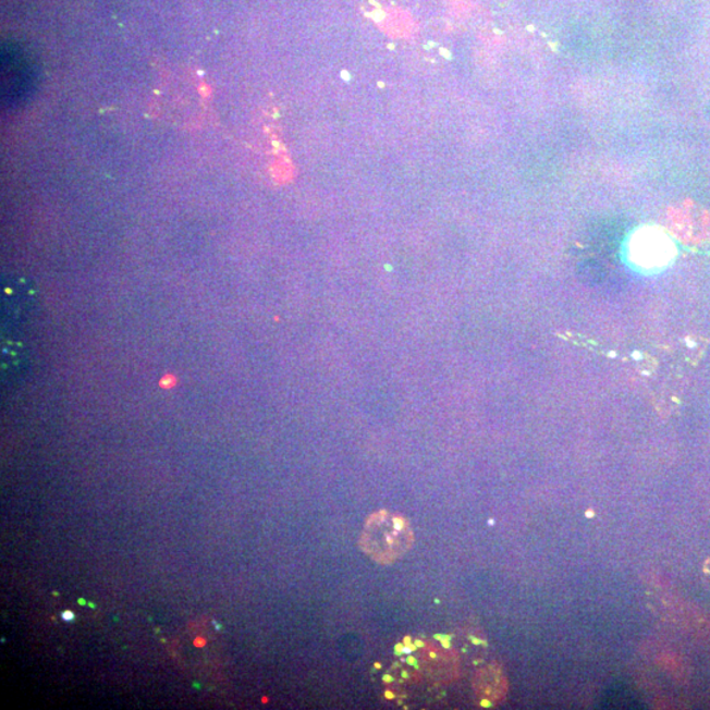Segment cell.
<instances>
[{
  "instance_id": "2",
  "label": "cell",
  "mask_w": 710,
  "mask_h": 710,
  "mask_svg": "<svg viewBox=\"0 0 710 710\" xmlns=\"http://www.w3.org/2000/svg\"><path fill=\"white\" fill-rule=\"evenodd\" d=\"M37 68L34 60L16 46L2 49V100L5 109L24 106L37 88Z\"/></svg>"
},
{
  "instance_id": "4",
  "label": "cell",
  "mask_w": 710,
  "mask_h": 710,
  "mask_svg": "<svg viewBox=\"0 0 710 710\" xmlns=\"http://www.w3.org/2000/svg\"><path fill=\"white\" fill-rule=\"evenodd\" d=\"M421 668L425 674L437 683H452L460 675V659L455 652L428 644L420 654Z\"/></svg>"
},
{
  "instance_id": "8",
  "label": "cell",
  "mask_w": 710,
  "mask_h": 710,
  "mask_svg": "<svg viewBox=\"0 0 710 710\" xmlns=\"http://www.w3.org/2000/svg\"><path fill=\"white\" fill-rule=\"evenodd\" d=\"M173 382H174V380H171V378L168 377V378H164V380H162V385L169 387L170 384H173Z\"/></svg>"
},
{
  "instance_id": "9",
  "label": "cell",
  "mask_w": 710,
  "mask_h": 710,
  "mask_svg": "<svg viewBox=\"0 0 710 710\" xmlns=\"http://www.w3.org/2000/svg\"><path fill=\"white\" fill-rule=\"evenodd\" d=\"M205 645H206L205 639L198 638L195 641V646H198V648H201V646H205Z\"/></svg>"
},
{
  "instance_id": "3",
  "label": "cell",
  "mask_w": 710,
  "mask_h": 710,
  "mask_svg": "<svg viewBox=\"0 0 710 710\" xmlns=\"http://www.w3.org/2000/svg\"><path fill=\"white\" fill-rule=\"evenodd\" d=\"M674 253L672 241L657 228H642L631 238V261L642 269L662 268L671 261Z\"/></svg>"
},
{
  "instance_id": "7",
  "label": "cell",
  "mask_w": 710,
  "mask_h": 710,
  "mask_svg": "<svg viewBox=\"0 0 710 710\" xmlns=\"http://www.w3.org/2000/svg\"><path fill=\"white\" fill-rule=\"evenodd\" d=\"M61 617L63 621H66V623H72L74 621V613L72 611H65L61 614Z\"/></svg>"
},
{
  "instance_id": "1",
  "label": "cell",
  "mask_w": 710,
  "mask_h": 710,
  "mask_svg": "<svg viewBox=\"0 0 710 710\" xmlns=\"http://www.w3.org/2000/svg\"><path fill=\"white\" fill-rule=\"evenodd\" d=\"M415 535L407 518L397 513L379 511L367 517L359 548L379 564H392L414 547Z\"/></svg>"
},
{
  "instance_id": "6",
  "label": "cell",
  "mask_w": 710,
  "mask_h": 710,
  "mask_svg": "<svg viewBox=\"0 0 710 710\" xmlns=\"http://www.w3.org/2000/svg\"><path fill=\"white\" fill-rule=\"evenodd\" d=\"M19 347H21V346L15 344V342L8 341V344H5L4 351L9 352L12 355V363L10 365L3 367V370L5 371V374H8V376H10V374H12V372H15V371L17 372L19 370H21V366L15 364V360H16V363H19L21 365H24V363H25V359L23 357L25 352L23 351V348L21 351V348H19Z\"/></svg>"
},
{
  "instance_id": "5",
  "label": "cell",
  "mask_w": 710,
  "mask_h": 710,
  "mask_svg": "<svg viewBox=\"0 0 710 710\" xmlns=\"http://www.w3.org/2000/svg\"><path fill=\"white\" fill-rule=\"evenodd\" d=\"M509 681L499 664H488L474 677V690L483 706H498L509 695Z\"/></svg>"
}]
</instances>
